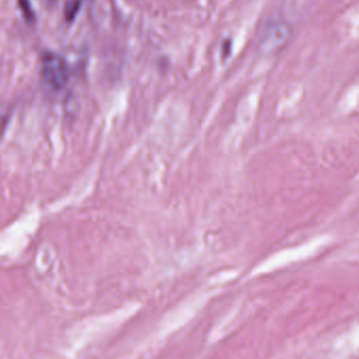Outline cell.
<instances>
[{"label":"cell","mask_w":359,"mask_h":359,"mask_svg":"<svg viewBox=\"0 0 359 359\" xmlns=\"http://www.w3.org/2000/svg\"><path fill=\"white\" fill-rule=\"evenodd\" d=\"M41 77L50 89L60 91L70 79L68 62L54 52H46L41 57Z\"/></svg>","instance_id":"obj_1"},{"label":"cell","mask_w":359,"mask_h":359,"mask_svg":"<svg viewBox=\"0 0 359 359\" xmlns=\"http://www.w3.org/2000/svg\"><path fill=\"white\" fill-rule=\"evenodd\" d=\"M320 245L321 241H315V243L304 245V247L300 248V249L291 250V252H283L280 255L273 257L274 259L269 260L266 264L262 266V271H269L270 269L277 268L280 264L293 262V260L298 259L299 257H306V255H309L311 252L315 251Z\"/></svg>","instance_id":"obj_2"},{"label":"cell","mask_w":359,"mask_h":359,"mask_svg":"<svg viewBox=\"0 0 359 359\" xmlns=\"http://www.w3.org/2000/svg\"><path fill=\"white\" fill-rule=\"evenodd\" d=\"M81 7V0H69L66 8H65V15H66L67 20L72 22L76 18Z\"/></svg>","instance_id":"obj_4"},{"label":"cell","mask_w":359,"mask_h":359,"mask_svg":"<svg viewBox=\"0 0 359 359\" xmlns=\"http://www.w3.org/2000/svg\"><path fill=\"white\" fill-rule=\"evenodd\" d=\"M287 34H289V31L283 25H275V26L271 27L262 41V49L266 52H270L281 47L287 41Z\"/></svg>","instance_id":"obj_3"},{"label":"cell","mask_w":359,"mask_h":359,"mask_svg":"<svg viewBox=\"0 0 359 359\" xmlns=\"http://www.w3.org/2000/svg\"><path fill=\"white\" fill-rule=\"evenodd\" d=\"M20 7L27 20L33 22L35 20V13L33 11L30 0H20Z\"/></svg>","instance_id":"obj_5"}]
</instances>
